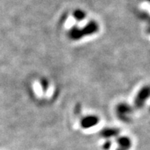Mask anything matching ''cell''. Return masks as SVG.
Instances as JSON below:
<instances>
[{"label": "cell", "mask_w": 150, "mask_h": 150, "mask_svg": "<svg viewBox=\"0 0 150 150\" xmlns=\"http://www.w3.org/2000/svg\"><path fill=\"white\" fill-rule=\"evenodd\" d=\"M67 37L72 41H80L83 38V33L81 31V28L77 25H73L67 32Z\"/></svg>", "instance_id": "obj_6"}, {"label": "cell", "mask_w": 150, "mask_h": 150, "mask_svg": "<svg viewBox=\"0 0 150 150\" xmlns=\"http://www.w3.org/2000/svg\"><path fill=\"white\" fill-rule=\"evenodd\" d=\"M112 146V142L110 139H107V141L104 142L102 146V149L103 150H110V149Z\"/></svg>", "instance_id": "obj_10"}, {"label": "cell", "mask_w": 150, "mask_h": 150, "mask_svg": "<svg viewBox=\"0 0 150 150\" xmlns=\"http://www.w3.org/2000/svg\"><path fill=\"white\" fill-rule=\"evenodd\" d=\"M100 29L99 24L94 20H91L87 22L83 28H81V31L83 33V38L87 36H92L95 34H97Z\"/></svg>", "instance_id": "obj_4"}, {"label": "cell", "mask_w": 150, "mask_h": 150, "mask_svg": "<svg viewBox=\"0 0 150 150\" xmlns=\"http://www.w3.org/2000/svg\"><path fill=\"white\" fill-rule=\"evenodd\" d=\"M120 133V129L117 128H113V127H107L100 131V135L102 138L106 139H110L113 137H117Z\"/></svg>", "instance_id": "obj_7"}, {"label": "cell", "mask_w": 150, "mask_h": 150, "mask_svg": "<svg viewBox=\"0 0 150 150\" xmlns=\"http://www.w3.org/2000/svg\"><path fill=\"white\" fill-rule=\"evenodd\" d=\"M100 122V117L97 115L90 114L84 116L81 119L80 125L82 129H88L96 127Z\"/></svg>", "instance_id": "obj_3"}, {"label": "cell", "mask_w": 150, "mask_h": 150, "mask_svg": "<svg viewBox=\"0 0 150 150\" xmlns=\"http://www.w3.org/2000/svg\"><path fill=\"white\" fill-rule=\"evenodd\" d=\"M150 97V87L145 86L142 87L136 94L134 100L135 107L137 109H140L143 107L144 103Z\"/></svg>", "instance_id": "obj_2"}, {"label": "cell", "mask_w": 150, "mask_h": 150, "mask_svg": "<svg viewBox=\"0 0 150 150\" xmlns=\"http://www.w3.org/2000/svg\"><path fill=\"white\" fill-rule=\"evenodd\" d=\"M132 113V107L127 103H119L116 107V114L120 120L122 122H129L130 120L129 115Z\"/></svg>", "instance_id": "obj_1"}, {"label": "cell", "mask_w": 150, "mask_h": 150, "mask_svg": "<svg viewBox=\"0 0 150 150\" xmlns=\"http://www.w3.org/2000/svg\"><path fill=\"white\" fill-rule=\"evenodd\" d=\"M40 85H41V87H42V90L43 91V92H46L48 90V87H49V83H48V81L45 78H42L41 81H40Z\"/></svg>", "instance_id": "obj_9"}, {"label": "cell", "mask_w": 150, "mask_h": 150, "mask_svg": "<svg viewBox=\"0 0 150 150\" xmlns=\"http://www.w3.org/2000/svg\"><path fill=\"white\" fill-rule=\"evenodd\" d=\"M116 142L117 144V148L116 150H129L132 146V141L128 136H117Z\"/></svg>", "instance_id": "obj_5"}, {"label": "cell", "mask_w": 150, "mask_h": 150, "mask_svg": "<svg viewBox=\"0 0 150 150\" xmlns=\"http://www.w3.org/2000/svg\"><path fill=\"white\" fill-rule=\"evenodd\" d=\"M73 16L74 19L77 20V22H81L82 20H83L86 18L87 15H86V12L83 11V10L77 9L74 12Z\"/></svg>", "instance_id": "obj_8"}]
</instances>
